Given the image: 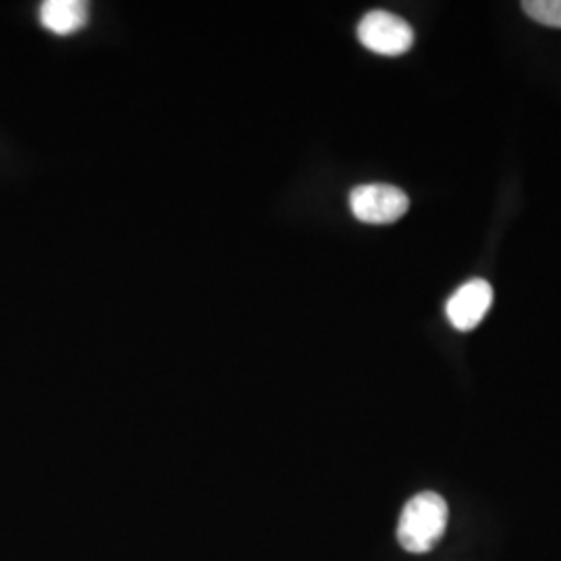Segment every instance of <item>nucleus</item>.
<instances>
[{
    "instance_id": "f257e3e1",
    "label": "nucleus",
    "mask_w": 561,
    "mask_h": 561,
    "mask_svg": "<svg viewBox=\"0 0 561 561\" xmlns=\"http://www.w3.org/2000/svg\"><path fill=\"white\" fill-rule=\"evenodd\" d=\"M449 510L442 495L433 491L419 493L405 503L398 524V541L408 553H428L447 530Z\"/></svg>"
},
{
    "instance_id": "f03ea898",
    "label": "nucleus",
    "mask_w": 561,
    "mask_h": 561,
    "mask_svg": "<svg viewBox=\"0 0 561 561\" xmlns=\"http://www.w3.org/2000/svg\"><path fill=\"white\" fill-rule=\"evenodd\" d=\"M350 208L358 221L368 225H391L400 221L408 213L410 198L396 185L368 183L352 190Z\"/></svg>"
},
{
    "instance_id": "7ed1b4c3",
    "label": "nucleus",
    "mask_w": 561,
    "mask_h": 561,
    "mask_svg": "<svg viewBox=\"0 0 561 561\" xmlns=\"http://www.w3.org/2000/svg\"><path fill=\"white\" fill-rule=\"evenodd\" d=\"M358 41L381 57H401L414 44V30L389 11H370L358 25Z\"/></svg>"
},
{
    "instance_id": "20e7f679",
    "label": "nucleus",
    "mask_w": 561,
    "mask_h": 561,
    "mask_svg": "<svg viewBox=\"0 0 561 561\" xmlns=\"http://www.w3.org/2000/svg\"><path fill=\"white\" fill-rule=\"evenodd\" d=\"M493 304V287L484 279L463 283L445 304V314L458 331H472L481 324Z\"/></svg>"
},
{
    "instance_id": "39448f33",
    "label": "nucleus",
    "mask_w": 561,
    "mask_h": 561,
    "mask_svg": "<svg viewBox=\"0 0 561 561\" xmlns=\"http://www.w3.org/2000/svg\"><path fill=\"white\" fill-rule=\"evenodd\" d=\"M42 25L59 36H69L88 21V4L81 0H46L41 7Z\"/></svg>"
},
{
    "instance_id": "423d86ee",
    "label": "nucleus",
    "mask_w": 561,
    "mask_h": 561,
    "mask_svg": "<svg viewBox=\"0 0 561 561\" xmlns=\"http://www.w3.org/2000/svg\"><path fill=\"white\" fill-rule=\"evenodd\" d=\"M522 9L530 20L561 30V0H526Z\"/></svg>"
}]
</instances>
